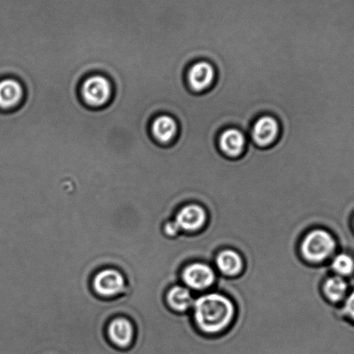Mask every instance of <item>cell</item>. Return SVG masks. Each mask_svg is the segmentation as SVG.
I'll use <instances>...</instances> for the list:
<instances>
[{
	"instance_id": "obj_13",
	"label": "cell",
	"mask_w": 354,
	"mask_h": 354,
	"mask_svg": "<svg viewBox=\"0 0 354 354\" xmlns=\"http://www.w3.org/2000/svg\"><path fill=\"white\" fill-rule=\"evenodd\" d=\"M23 88L18 81L6 78L0 81V109L9 110L21 102Z\"/></svg>"
},
{
	"instance_id": "obj_2",
	"label": "cell",
	"mask_w": 354,
	"mask_h": 354,
	"mask_svg": "<svg viewBox=\"0 0 354 354\" xmlns=\"http://www.w3.org/2000/svg\"><path fill=\"white\" fill-rule=\"evenodd\" d=\"M336 247V240L332 233L325 229H315L302 239L300 249L301 256L307 262L319 264L332 257Z\"/></svg>"
},
{
	"instance_id": "obj_10",
	"label": "cell",
	"mask_w": 354,
	"mask_h": 354,
	"mask_svg": "<svg viewBox=\"0 0 354 354\" xmlns=\"http://www.w3.org/2000/svg\"><path fill=\"white\" fill-rule=\"evenodd\" d=\"M215 263L220 272L227 277H238L245 268L241 254L234 249L221 250L216 257Z\"/></svg>"
},
{
	"instance_id": "obj_5",
	"label": "cell",
	"mask_w": 354,
	"mask_h": 354,
	"mask_svg": "<svg viewBox=\"0 0 354 354\" xmlns=\"http://www.w3.org/2000/svg\"><path fill=\"white\" fill-rule=\"evenodd\" d=\"M279 135L280 123L276 117L271 115L259 117L250 130L253 142L260 149L272 146L279 138Z\"/></svg>"
},
{
	"instance_id": "obj_18",
	"label": "cell",
	"mask_w": 354,
	"mask_h": 354,
	"mask_svg": "<svg viewBox=\"0 0 354 354\" xmlns=\"http://www.w3.org/2000/svg\"><path fill=\"white\" fill-rule=\"evenodd\" d=\"M180 232V227L178 226L175 221L168 222L166 226H165V232H166L167 236H177Z\"/></svg>"
},
{
	"instance_id": "obj_17",
	"label": "cell",
	"mask_w": 354,
	"mask_h": 354,
	"mask_svg": "<svg viewBox=\"0 0 354 354\" xmlns=\"http://www.w3.org/2000/svg\"><path fill=\"white\" fill-rule=\"evenodd\" d=\"M344 311L347 317L354 322V291L346 297Z\"/></svg>"
},
{
	"instance_id": "obj_6",
	"label": "cell",
	"mask_w": 354,
	"mask_h": 354,
	"mask_svg": "<svg viewBox=\"0 0 354 354\" xmlns=\"http://www.w3.org/2000/svg\"><path fill=\"white\" fill-rule=\"evenodd\" d=\"M216 78V68L208 61L196 62L187 71L188 87L196 94L208 91L214 84Z\"/></svg>"
},
{
	"instance_id": "obj_16",
	"label": "cell",
	"mask_w": 354,
	"mask_h": 354,
	"mask_svg": "<svg viewBox=\"0 0 354 354\" xmlns=\"http://www.w3.org/2000/svg\"><path fill=\"white\" fill-rule=\"evenodd\" d=\"M333 272L337 276L347 277L354 273V259L347 253H340L333 257L331 263Z\"/></svg>"
},
{
	"instance_id": "obj_9",
	"label": "cell",
	"mask_w": 354,
	"mask_h": 354,
	"mask_svg": "<svg viewBox=\"0 0 354 354\" xmlns=\"http://www.w3.org/2000/svg\"><path fill=\"white\" fill-rule=\"evenodd\" d=\"M94 288L102 297H113L121 293L125 288V279L115 270H102L94 279Z\"/></svg>"
},
{
	"instance_id": "obj_12",
	"label": "cell",
	"mask_w": 354,
	"mask_h": 354,
	"mask_svg": "<svg viewBox=\"0 0 354 354\" xmlns=\"http://www.w3.org/2000/svg\"><path fill=\"white\" fill-rule=\"evenodd\" d=\"M109 335L115 346L126 348L131 345L133 339V326L125 318L113 319L109 326Z\"/></svg>"
},
{
	"instance_id": "obj_1",
	"label": "cell",
	"mask_w": 354,
	"mask_h": 354,
	"mask_svg": "<svg viewBox=\"0 0 354 354\" xmlns=\"http://www.w3.org/2000/svg\"><path fill=\"white\" fill-rule=\"evenodd\" d=\"M192 308L196 325L201 331L209 335L225 331L236 315L234 302L220 293L201 295L195 300Z\"/></svg>"
},
{
	"instance_id": "obj_19",
	"label": "cell",
	"mask_w": 354,
	"mask_h": 354,
	"mask_svg": "<svg viewBox=\"0 0 354 354\" xmlns=\"http://www.w3.org/2000/svg\"><path fill=\"white\" fill-rule=\"evenodd\" d=\"M353 228H354V219H353Z\"/></svg>"
},
{
	"instance_id": "obj_14",
	"label": "cell",
	"mask_w": 354,
	"mask_h": 354,
	"mask_svg": "<svg viewBox=\"0 0 354 354\" xmlns=\"http://www.w3.org/2000/svg\"><path fill=\"white\" fill-rule=\"evenodd\" d=\"M167 301L173 310L183 313L194 307L195 300L188 288L178 285L167 292Z\"/></svg>"
},
{
	"instance_id": "obj_4",
	"label": "cell",
	"mask_w": 354,
	"mask_h": 354,
	"mask_svg": "<svg viewBox=\"0 0 354 354\" xmlns=\"http://www.w3.org/2000/svg\"><path fill=\"white\" fill-rule=\"evenodd\" d=\"M216 273L208 263L196 262L188 264L182 272V280L192 290L202 291L212 287L216 281Z\"/></svg>"
},
{
	"instance_id": "obj_8",
	"label": "cell",
	"mask_w": 354,
	"mask_h": 354,
	"mask_svg": "<svg viewBox=\"0 0 354 354\" xmlns=\"http://www.w3.org/2000/svg\"><path fill=\"white\" fill-rule=\"evenodd\" d=\"M208 215L205 209L197 204L185 205L177 213L175 222L180 230L194 232L201 230L207 222Z\"/></svg>"
},
{
	"instance_id": "obj_11",
	"label": "cell",
	"mask_w": 354,
	"mask_h": 354,
	"mask_svg": "<svg viewBox=\"0 0 354 354\" xmlns=\"http://www.w3.org/2000/svg\"><path fill=\"white\" fill-rule=\"evenodd\" d=\"M178 125L173 116L162 115L156 117L151 126V133L158 142L167 145L176 138Z\"/></svg>"
},
{
	"instance_id": "obj_15",
	"label": "cell",
	"mask_w": 354,
	"mask_h": 354,
	"mask_svg": "<svg viewBox=\"0 0 354 354\" xmlns=\"http://www.w3.org/2000/svg\"><path fill=\"white\" fill-rule=\"evenodd\" d=\"M322 288L323 293L330 302L339 304L346 297L347 292H348V283L344 277H330L326 279Z\"/></svg>"
},
{
	"instance_id": "obj_7",
	"label": "cell",
	"mask_w": 354,
	"mask_h": 354,
	"mask_svg": "<svg viewBox=\"0 0 354 354\" xmlns=\"http://www.w3.org/2000/svg\"><path fill=\"white\" fill-rule=\"evenodd\" d=\"M218 149L228 159L236 160L245 153L247 140L241 130L230 128L223 130L218 137Z\"/></svg>"
},
{
	"instance_id": "obj_3",
	"label": "cell",
	"mask_w": 354,
	"mask_h": 354,
	"mask_svg": "<svg viewBox=\"0 0 354 354\" xmlns=\"http://www.w3.org/2000/svg\"><path fill=\"white\" fill-rule=\"evenodd\" d=\"M81 93L86 104L99 108L106 104L111 98V82L103 75H93L82 84Z\"/></svg>"
}]
</instances>
